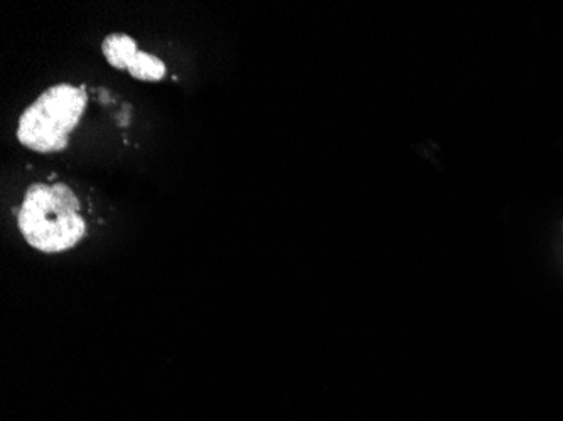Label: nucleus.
Wrapping results in <instances>:
<instances>
[{
  "label": "nucleus",
  "instance_id": "1",
  "mask_svg": "<svg viewBox=\"0 0 563 421\" xmlns=\"http://www.w3.org/2000/svg\"><path fill=\"white\" fill-rule=\"evenodd\" d=\"M18 226L25 243L46 255L69 252L87 234L80 201L63 182L33 184L19 209Z\"/></svg>",
  "mask_w": 563,
  "mask_h": 421
},
{
  "label": "nucleus",
  "instance_id": "2",
  "mask_svg": "<svg viewBox=\"0 0 563 421\" xmlns=\"http://www.w3.org/2000/svg\"><path fill=\"white\" fill-rule=\"evenodd\" d=\"M84 87L62 84L44 91L22 112L18 125V141L37 154L65 151L69 135L80 123L87 109Z\"/></svg>",
  "mask_w": 563,
  "mask_h": 421
},
{
  "label": "nucleus",
  "instance_id": "3",
  "mask_svg": "<svg viewBox=\"0 0 563 421\" xmlns=\"http://www.w3.org/2000/svg\"><path fill=\"white\" fill-rule=\"evenodd\" d=\"M101 51L109 65L115 69H126L139 53L137 43L126 34H110L101 44Z\"/></svg>",
  "mask_w": 563,
  "mask_h": 421
},
{
  "label": "nucleus",
  "instance_id": "4",
  "mask_svg": "<svg viewBox=\"0 0 563 421\" xmlns=\"http://www.w3.org/2000/svg\"><path fill=\"white\" fill-rule=\"evenodd\" d=\"M126 71L132 78L141 81H159L166 76V65L157 56L139 51L137 55L126 66Z\"/></svg>",
  "mask_w": 563,
  "mask_h": 421
}]
</instances>
